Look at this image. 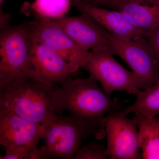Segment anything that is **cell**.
<instances>
[{
  "mask_svg": "<svg viewBox=\"0 0 159 159\" xmlns=\"http://www.w3.org/2000/svg\"><path fill=\"white\" fill-rule=\"evenodd\" d=\"M72 3L81 13L90 16L109 33L117 37L134 39L145 36L119 10L99 7L83 0H73Z\"/></svg>",
  "mask_w": 159,
  "mask_h": 159,
  "instance_id": "7c38bea8",
  "label": "cell"
},
{
  "mask_svg": "<svg viewBox=\"0 0 159 159\" xmlns=\"http://www.w3.org/2000/svg\"><path fill=\"white\" fill-rule=\"evenodd\" d=\"M139 128L142 159H159V116L148 118L134 113Z\"/></svg>",
  "mask_w": 159,
  "mask_h": 159,
  "instance_id": "5bb4252c",
  "label": "cell"
},
{
  "mask_svg": "<svg viewBox=\"0 0 159 159\" xmlns=\"http://www.w3.org/2000/svg\"><path fill=\"white\" fill-rule=\"evenodd\" d=\"M113 55L106 49L92 50L82 68L97 80L102 90L109 96L116 91L137 95L141 91L139 80L132 72L115 59Z\"/></svg>",
  "mask_w": 159,
  "mask_h": 159,
  "instance_id": "8992f818",
  "label": "cell"
},
{
  "mask_svg": "<svg viewBox=\"0 0 159 159\" xmlns=\"http://www.w3.org/2000/svg\"><path fill=\"white\" fill-rule=\"evenodd\" d=\"M33 45L29 22L1 29L0 91L14 80H29Z\"/></svg>",
  "mask_w": 159,
  "mask_h": 159,
  "instance_id": "277c9868",
  "label": "cell"
},
{
  "mask_svg": "<svg viewBox=\"0 0 159 159\" xmlns=\"http://www.w3.org/2000/svg\"><path fill=\"white\" fill-rule=\"evenodd\" d=\"M44 138V130L41 124L0 109V144L6 149L24 147L34 150Z\"/></svg>",
  "mask_w": 159,
  "mask_h": 159,
  "instance_id": "30bf717a",
  "label": "cell"
},
{
  "mask_svg": "<svg viewBox=\"0 0 159 159\" xmlns=\"http://www.w3.org/2000/svg\"><path fill=\"white\" fill-rule=\"evenodd\" d=\"M53 90L52 87L29 80H14L0 91V109L41 124L54 114Z\"/></svg>",
  "mask_w": 159,
  "mask_h": 159,
  "instance_id": "3957f363",
  "label": "cell"
},
{
  "mask_svg": "<svg viewBox=\"0 0 159 159\" xmlns=\"http://www.w3.org/2000/svg\"><path fill=\"white\" fill-rule=\"evenodd\" d=\"M125 101L111 99L99 86L98 81L88 78L71 79L54 89L52 104L54 113L68 111L71 114L96 124H104L107 115L122 108Z\"/></svg>",
  "mask_w": 159,
  "mask_h": 159,
  "instance_id": "6da1fadb",
  "label": "cell"
},
{
  "mask_svg": "<svg viewBox=\"0 0 159 159\" xmlns=\"http://www.w3.org/2000/svg\"><path fill=\"white\" fill-rule=\"evenodd\" d=\"M109 159L107 147L99 142L86 143L80 147L73 159Z\"/></svg>",
  "mask_w": 159,
  "mask_h": 159,
  "instance_id": "e0dca14e",
  "label": "cell"
},
{
  "mask_svg": "<svg viewBox=\"0 0 159 159\" xmlns=\"http://www.w3.org/2000/svg\"><path fill=\"white\" fill-rule=\"evenodd\" d=\"M113 54L121 57L129 66L139 81L141 90L159 80V64L146 38L117 37L107 31Z\"/></svg>",
  "mask_w": 159,
  "mask_h": 159,
  "instance_id": "5b68a950",
  "label": "cell"
},
{
  "mask_svg": "<svg viewBox=\"0 0 159 159\" xmlns=\"http://www.w3.org/2000/svg\"><path fill=\"white\" fill-rule=\"evenodd\" d=\"M132 105L122 108L119 112L126 115L134 113L148 118L159 116V80L148 88L140 91Z\"/></svg>",
  "mask_w": 159,
  "mask_h": 159,
  "instance_id": "9a60e30c",
  "label": "cell"
},
{
  "mask_svg": "<svg viewBox=\"0 0 159 159\" xmlns=\"http://www.w3.org/2000/svg\"><path fill=\"white\" fill-rule=\"evenodd\" d=\"M33 40L29 80L50 87L73 78L76 71L66 60L41 43Z\"/></svg>",
  "mask_w": 159,
  "mask_h": 159,
  "instance_id": "9c48e42d",
  "label": "cell"
},
{
  "mask_svg": "<svg viewBox=\"0 0 159 159\" xmlns=\"http://www.w3.org/2000/svg\"><path fill=\"white\" fill-rule=\"evenodd\" d=\"M33 39L59 54L76 71L86 62L90 51L77 45L52 20L35 16L30 23Z\"/></svg>",
  "mask_w": 159,
  "mask_h": 159,
  "instance_id": "52a82bcc",
  "label": "cell"
},
{
  "mask_svg": "<svg viewBox=\"0 0 159 159\" xmlns=\"http://www.w3.org/2000/svg\"><path fill=\"white\" fill-rule=\"evenodd\" d=\"M126 116L118 111L104 119L109 159H142L138 125Z\"/></svg>",
  "mask_w": 159,
  "mask_h": 159,
  "instance_id": "ba28073f",
  "label": "cell"
},
{
  "mask_svg": "<svg viewBox=\"0 0 159 159\" xmlns=\"http://www.w3.org/2000/svg\"><path fill=\"white\" fill-rule=\"evenodd\" d=\"M34 150L24 147L6 149L5 154L1 156L0 159H32Z\"/></svg>",
  "mask_w": 159,
  "mask_h": 159,
  "instance_id": "ac0fdd59",
  "label": "cell"
},
{
  "mask_svg": "<svg viewBox=\"0 0 159 159\" xmlns=\"http://www.w3.org/2000/svg\"><path fill=\"white\" fill-rule=\"evenodd\" d=\"M52 20L83 50L91 51L106 49L113 54L107 31L88 15L82 13L78 16H65Z\"/></svg>",
  "mask_w": 159,
  "mask_h": 159,
  "instance_id": "8fae6325",
  "label": "cell"
},
{
  "mask_svg": "<svg viewBox=\"0 0 159 159\" xmlns=\"http://www.w3.org/2000/svg\"><path fill=\"white\" fill-rule=\"evenodd\" d=\"M119 10L145 35L159 25V0H136Z\"/></svg>",
  "mask_w": 159,
  "mask_h": 159,
  "instance_id": "4fadbf2b",
  "label": "cell"
},
{
  "mask_svg": "<svg viewBox=\"0 0 159 159\" xmlns=\"http://www.w3.org/2000/svg\"><path fill=\"white\" fill-rule=\"evenodd\" d=\"M145 37L148 41L159 64V25L153 30L146 34Z\"/></svg>",
  "mask_w": 159,
  "mask_h": 159,
  "instance_id": "d6986e66",
  "label": "cell"
},
{
  "mask_svg": "<svg viewBox=\"0 0 159 159\" xmlns=\"http://www.w3.org/2000/svg\"><path fill=\"white\" fill-rule=\"evenodd\" d=\"M72 0H34L31 8L35 16L54 20L65 16Z\"/></svg>",
  "mask_w": 159,
  "mask_h": 159,
  "instance_id": "2e32d148",
  "label": "cell"
},
{
  "mask_svg": "<svg viewBox=\"0 0 159 159\" xmlns=\"http://www.w3.org/2000/svg\"><path fill=\"white\" fill-rule=\"evenodd\" d=\"M72 1H73V0H72ZM83 1H87V2L93 3V4H94V5L96 4V0H83Z\"/></svg>",
  "mask_w": 159,
  "mask_h": 159,
  "instance_id": "44dd1931",
  "label": "cell"
},
{
  "mask_svg": "<svg viewBox=\"0 0 159 159\" xmlns=\"http://www.w3.org/2000/svg\"><path fill=\"white\" fill-rule=\"evenodd\" d=\"M3 2H4V0H0V3H1V5H2V4H3Z\"/></svg>",
  "mask_w": 159,
  "mask_h": 159,
  "instance_id": "7402d4cb",
  "label": "cell"
},
{
  "mask_svg": "<svg viewBox=\"0 0 159 159\" xmlns=\"http://www.w3.org/2000/svg\"><path fill=\"white\" fill-rule=\"evenodd\" d=\"M41 124L45 144L34 150L32 159H73L86 139L91 136L102 139L106 135L105 124H96L71 113L67 116L54 113Z\"/></svg>",
  "mask_w": 159,
  "mask_h": 159,
  "instance_id": "7a4b0ae2",
  "label": "cell"
},
{
  "mask_svg": "<svg viewBox=\"0 0 159 159\" xmlns=\"http://www.w3.org/2000/svg\"><path fill=\"white\" fill-rule=\"evenodd\" d=\"M136 0H96L95 5L99 7L119 10L122 6Z\"/></svg>",
  "mask_w": 159,
  "mask_h": 159,
  "instance_id": "ffe728a7",
  "label": "cell"
}]
</instances>
